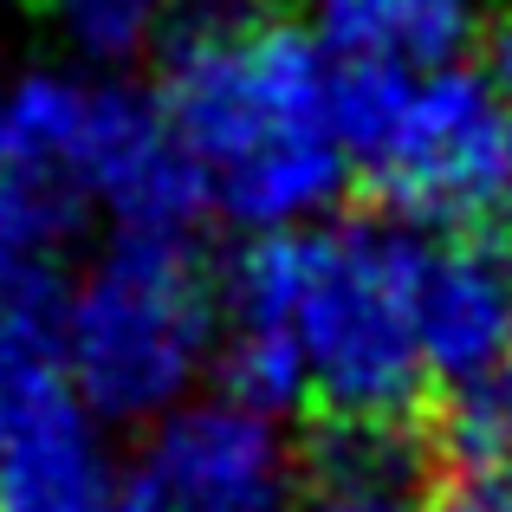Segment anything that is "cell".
I'll use <instances>...</instances> for the list:
<instances>
[{
  "label": "cell",
  "mask_w": 512,
  "mask_h": 512,
  "mask_svg": "<svg viewBox=\"0 0 512 512\" xmlns=\"http://www.w3.org/2000/svg\"><path fill=\"white\" fill-rule=\"evenodd\" d=\"M156 59V98L221 221L273 234L338 214L357 169L338 137V65L305 20L260 0L201 7Z\"/></svg>",
  "instance_id": "1"
},
{
  "label": "cell",
  "mask_w": 512,
  "mask_h": 512,
  "mask_svg": "<svg viewBox=\"0 0 512 512\" xmlns=\"http://www.w3.org/2000/svg\"><path fill=\"white\" fill-rule=\"evenodd\" d=\"M422 253V227L383 208L247 234L221 266V312L292 325L318 422H415L428 396Z\"/></svg>",
  "instance_id": "2"
},
{
  "label": "cell",
  "mask_w": 512,
  "mask_h": 512,
  "mask_svg": "<svg viewBox=\"0 0 512 512\" xmlns=\"http://www.w3.org/2000/svg\"><path fill=\"white\" fill-rule=\"evenodd\" d=\"M338 137L376 208L422 234L512 227V98L487 65H338Z\"/></svg>",
  "instance_id": "3"
},
{
  "label": "cell",
  "mask_w": 512,
  "mask_h": 512,
  "mask_svg": "<svg viewBox=\"0 0 512 512\" xmlns=\"http://www.w3.org/2000/svg\"><path fill=\"white\" fill-rule=\"evenodd\" d=\"M0 163L72 188L124 234H195L208 182L182 150L156 85L85 65H33L0 85Z\"/></svg>",
  "instance_id": "4"
},
{
  "label": "cell",
  "mask_w": 512,
  "mask_h": 512,
  "mask_svg": "<svg viewBox=\"0 0 512 512\" xmlns=\"http://www.w3.org/2000/svg\"><path fill=\"white\" fill-rule=\"evenodd\" d=\"M221 266L195 234H124L65 292V370L98 422H156L214 370Z\"/></svg>",
  "instance_id": "5"
},
{
  "label": "cell",
  "mask_w": 512,
  "mask_h": 512,
  "mask_svg": "<svg viewBox=\"0 0 512 512\" xmlns=\"http://www.w3.org/2000/svg\"><path fill=\"white\" fill-rule=\"evenodd\" d=\"M137 474L169 512H292L299 448L279 415L214 389L208 402H175L156 415Z\"/></svg>",
  "instance_id": "6"
},
{
  "label": "cell",
  "mask_w": 512,
  "mask_h": 512,
  "mask_svg": "<svg viewBox=\"0 0 512 512\" xmlns=\"http://www.w3.org/2000/svg\"><path fill=\"white\" fill-rule=\"evenodd\" d=\"M415 325L428 389L512 357V253L500 234H428Z\"/></svg>",
  "instance_id": "7"
},
{
  "label": "cell",
  "mask_w": 512,
  "mask_h": 512,
  "mask_svg": "<svg viewBox=\"0 0 512 512\" xmlns=\"http://www.w3.org/2000/svg\"><path fill=\"white\" fill-rule=\"evenodd\" d=\"M111 493L98 409L78 389H59L0 428V512H104Z\"/></svg>",
  "instance_id": "8"
},
{
  "label": "cell",
  "mask_w": 512,
  "mask_h": 512,
  "mask_svg": "<svg viewBox=\"0 0 512 512\" xmlns=\"http://www.w3.org/2000/svg\"><path fill=\"white\" fill-rule=\"evenodd\" d=\"M331 65L435 72L480 46L487 0H305L299 13Z\"/></svg>",
  "instance_id": "9"
},
{
  "label": "cell",
  "mask_w": 512,
  "mask_h": 512,
  "mask_svg": "<svg viewBox=\"0 0 512 512\" xmlns=\"http://www.w3.org/2000/svg\"><path fill=\"white\" fill-rule=\"evenodd\" d=\"M415 428L435 474H512V357L435 383Z\"/></svg>",
  "instance_id": "10"
},
{
  "label": "cell",
  "mask_w": 512,
  "mask_h": 512,
  "mask_svg": "<svg viewBox=\"0 0 512 512\" xmlns=\"http://www.w3.org/2000/svg\"><path fill=\"white\" fill-rule=\"evenodd\" d=\"M182 0H39V20L85 72H130L156 59L182 26Z\"/></svg>",
  "instance_id": "11"
},
{
  "label": "cell",
  "mask_w": 512,
  "mask_h": 512,
  "mask_svg": "<svg viewBox=\"0 0 512 512\" xmlns=\"http://www.w3.org/2000/svg\"><path fill=\"white\" fill-rule=\"evenodd\" d=\"M422 512H512V474H435Z\"/></svg>",
  "instance_id": "12"
},
{
  "label": "cell",
  "mask_w": 512,
  "mask_h": 512,
  "mask_svg": "<svg viewBox=\"0 0 512 512\" xmlns=\"http://www.w3.org/2000/svg\"><path fill=\"white\" fill-rule=\"evenodd\" d=\"M480 65H487L493 85L512 98V0L487 7V26H480Z\"/></svg>",
  "instance_id": "13"
},
{
  "label": "cell",
  "mask_w": 512,
  "mask_h": 512,
  "mask_svg": "<svg viewBox=\"0 0 512 512\" xmlns=\"http://www.w3.org/2000/svg\"><path fill=\"white\" fill-rule=\"evenodd\" d=\"M104 512H169V506H163V493H156L143 474H130L124 487L111 493V506H104Z\"/></svg>",
  "instance_id": "14"
}]
</instances>
